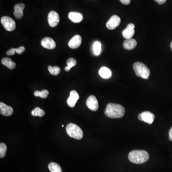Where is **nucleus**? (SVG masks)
<instances>
[{
  "instance_id": "f257e3e1",
  "label": "nucleus",
  "mask_w": 172,
  "mask_h": 172,
  "mask_svg": "<svg viewBox=\"0 0 172 172\" xmlns=\"http://www.w3.org/2000/svg\"><path fill=\"white\" fill-rule=\"evenodd\" d=\"M125 109L120 104L109 103L105 110L104 114L108 117L112 119L121 118L124 116Z\"/></svg>"
},
{
  "instance_id": "f03ea898",
  "label": "nucleus",
  "mask_w": 172,
  "mask_h": 172,
  "mask_svg": "<svg viewBox=\"0 0 172 172\" xmlns=\"http://www.w3.org/2000/svg\"><path fill=\"white\" fill-rule=\"evenodd\" d=\"M128 158L132 163L136 164H142L148 161L149 154L144 150H134L129 154Z\"/></svg>"
},
{
  "instance_id": "7ed1b4c3",
  "label": "nucleus",
  "mask_w": 172,
  "mask_h": 172,
  "mask_svg": "<svg viewBox=\"0 0 172 172\" xmlns=\"http://www.w3.org/2000/svg\"><path fill=\"white\" fill-rule=\"evenodd\" d=\"M133 68L136 75L144 79H147L150 75V70L148 67L142 62H138L134 63Z\"/></svg>"
},
{
  "instance_id": "20e7f679",
  "label": "nucleus",
  "mask_w": 172,
  "mask_h": 172,
  "mask_svg": "<svg viewBox=\"0 0 172 172\" xmlns=\"http://www.w3.org/2000/svg\"><path fill=\"white\" fill-rule=\"evenodd\" d=\"M67 134L70 137L77 140H80L83 136V133L82 129L75 124L70 123L66 127Z\"/></svg>"
},
{
  "instance_id": "39448f33",
  "label": "nucleus",
  "mask_w": 172,
  "mask_h": 172,
  "mask_svg": "<svg viewBox=\"0 0 172 172\" xmlns=\"http://www.w3.org/2000/svg\"><path fill=\"white\" fill-rule=\"evenodd\" d=\"M1 22L5 29L8 31H13L16 28L14 21L8 16H3L1 19Z\"/></svg>"
},
{
  "instance_id": "423d86ee",
  "label": "nucleus",
  "mask_w": 172,
  "mask_h": 172,
  "mask_svg": "<svg viewBox=\"0 0 172 172\" xmlns=\"http://www.w3.org/2000/svg\"><path fill=\"white\" fill-rule=\"evenodd\" d=\"M138 118L141 121L147 123L149 124H152L154 120L155 116L150 111H146L139 114Z\"/></svg>"
},
{
  "instance_id": "0eeeda50",
  "label": "nucleus",
  "mask_w": 172,
  "mask_h": 172,
  "mask_svg": "<svg viewBox=\"0 0 172 172\" xmlns=\"http://www.w3.org/2000/svg\"><path fill=\"white\" fill-rule=\"evenodd\" d=\"M48 22L52 28L57 27L59 23V15L55 11H51L48 15Z\"/></svg>"
},
{
  "instance_id": "6e6552de",
  "label": "nucleus",
  "mask_w": 172,
  "mask_h": 172,
  "mask_svg": "<svg viewBox=\"0 0 172 172\" xmlns=\"http://www.w3.org/2000/svg\"><path fill=\"white\" fill-rule=\"evenodd\" d=\"M121 22L120 18L116 15H113L106 23V27L109 30H114L117 28Z\"/></svg>"
},
{
  "instance_id": "1a4fd4ad",
  "label": "nucleus",
  "mask_w": 172,
  "mask_h": 172,
  "mask_svg": "<svg viewBox=\"0 0 172 172\" xmlns=\"http://www.w3.org/2000/svg\"><path fill=\"white\" fill-rule=\"evenodd\" d=\"M88 108L92 111H96L98 109L99 103L95 96L91 95L88 98L86 101Z\"/></svg>"
},
{
  "instance_id": "9d476101",
  "label": "nucleus",
  "mask_w": 172,
  "mask_h": 172,
  "mask_svg": "<svg viewBox=\"0 0 172 172\" xmlns=\"http://www.w3.org/2000/svg\"><path fill=\"white\" fill-rule=\"evenodd\" d=\"M79 98V95L76 90H72L70 91V96L67 99V104L68 106L71 108L74 107Z\"/></svg>"
},
{
  "instance_id": "9b49d317",
  "label": "nucleus",
  "mask_w": 172,
  "mask_h": 172,
  "mask_svg": "<svg viewBox=\"0 0 172 172\" xmlns=\"http://www.w3.org/2000/svg\"><path fill=\"white\" fill-rule=\"evenodd\" d=\"M42 46L48 49H54L56 48V43L53 39L50 38H44L41 42Z\"/></svg>"
},
{
  "instance_id": "f8f14e48",
  "label": "nucleus",
  "mask_w": 172,
  "mask_h": 172,
  "mask_svg": "<svg viewBox=\"0 0 172 172\" xmlns=\"http://www.w3.org/2000/svg\"><path fill=\"white\" fill-rule=\"evenodd\" d=\"M134 24L133 23L129 24L127 25L126 28L124 30L122 33L123 37L126 39H131L134 34Z\"/></svg>"
},
{
  "instance_id": "ddd939ff",
  "label": "nucleus",
  "mask_w": 172,
  "mask_h": 172,
  "mask_svg": "<svg viewBox=\"0 0 172 172\" xmlns=\"http://www.w3.org/2000/svg\"><path fill=\"white\" fill-rule=\"evenodd\" d=\"M82 42V38L79 35H76L73 37L68 42V46L72 49L79 48Z\"/></svg>"
},
{
  "instance_id": "4468645a",
  "label": "nucleus",
  "mask_w": 172,
  "mask_h": 172,
  "mask_svg": "<svg viewBox=\"0 0 172 172\" xmlns=\"http://www.w3.org/2000/svg\"><path fill=\"white\" fill-rule=\"evenodd\" d=\"M13 110L12 107L7 105L3 102L0 103V113L5 116H10L13 114Z\"/></svg>"
},
{
  "instance_id": "2eb2a0df",
  "label": "nucleus",
  "mask_w": 172,
  "mask_h": 172,
  "mask_svg": "<svg viewBox=\"0 0 172 172\" xmlns=\"http://www.w3.org/2000/svg\"><path fill=\"white\" fill-rule=\"evenodd\" d=\"M25 8V5L23 3H18L14 6V11L13 14L16 19H20L23 16V10Z\"/></svg>"
},
{
  "instance_id": "dca6fc26",
  "label": "nucleus",
  "mask_w": 172,
  "mask_h": 172,
  "mask_svg": "<svg viewBox=\"0 0 172 172\" xmlns=\"http://www.w3.org/2000/svg\"><path fill=\"white\" fill-rule=\"evenodd\" d=\"M69 19L75 23H79L83 19V15L79 13L70 12L68 14Z\"/></svg>"
},
{
  "instance_id": "f3484780",
  "label": "nucleus",
  "mask_w": 172,
  "mask_h": 172,
  "mask_svg": "<svg viewBox=\"0 0 172 172\" xmlns=\"http://www.w3.org/2000/svg\"><path fill=\"white\" fill-rule=\"evenodd\" d=\"M137 46V42L134 39H128L124 41L123 46L125 49L131 50L134 49Z\"/></svg>"
},
{
  "instance_id": "a211bd4d",
  "label": "nucleus",
  "mask_w": 172,
  "mask_h": 172,
  "mask_svg": "<svg viewBox=\"0 0 172 172\" xmlns=\"http://www.w3.org/2000/svg\"><path fill=\"white\" fill-rule=\"evenodd\" d=\"M1 63L3 65L7 67L10 69H13L16 67V64L13 62L11 59L8 58H4L2 59Z\"/></svg>"
},
{
  "instance_id": "6ab92c4d",
  "label": "nucleus",
  "mask_w": 172,
  "mask_h": 172,
  "mask_svg": "<svg viewBox=\"0 0 172 172\" xmlns=\"http://www.w3.org/2000/svg\"><path fill=\"white\" fill-rule=\"evenodd\" d=\"M99 75L103 78H109L111 76V72L110 69L106 67H102L99 70Z\"/></svg>"
},
{
  "instance_id": "aec40b11",
  "label": "nucleus",
  "mask_w": 172,
  "mask_h": 172,
  "mask_svg": "<svg viewBox=\"0 0 172 172\" xmlns=\"http://www.w3.org/2000/svg\"><path fill=\"white\" fill-rule=\"evenodd\" d=\"M48 168L51 172H62V169L60 165L54 162L50 163Z\"/></svg>"
},
{
  "instance_id": "412c9836",
  "label": "nucleus",
  "mask_w": 172,
  "mask_h": 172,
  "mask_svg": "<svg viewBox=\"0 0 172 172\" xmlns=\"http://www.w3.org/2000/svg\"><path fill=\"white\" fill-rule=\"evenodd\" d=\"M68 66L65 68L66 71H69L72 67H75L77 64V61L74 58H69L67 61Z\"/></svg>"
},
{
  "instance_id": "4be33fe9",
  "label": "nucleus",
  "mask_w": 172,
  "mask_h": 172,
  "mask_svg": "<svg viewBox=\"0 0 172 172\" xmlns=\"http://www.w3.org/2000/svg\"><path fill=\"white\" fill-rule=\"evenodd\" d=\"M32 115L33 116H44L45 115V112L43 109L39 107H36L31 112Z\"/></svg>"
},
{
  "instance_id": "5701e85b",
  "label": "nucleus",
  "mask_w": 172,
  "mask_h": 172,
  "mask_svg": "<svg viewBox=\"0 0 172 172\" xmlns=\"http://www.w3.org/2000/svg\"><path fill=\"white\" fill-rule=\"evenodd\" d=\"M93 49L94 53L96 56H99L101 51V45L99 41H96L93 44Z\"/></svg>"
},
{
  "instance_id": "b1692460",
  "label": "nucleus",
  "mask_w": 172,
  "mask_h": 172,
  "mask_svg": "<svg viewBox=\"0 0 172 172\" xmlns=\"http://www.w3.org/2000/svg\"><path fill=\"white\" fill-rule=\"evenodd\" d=\"M34 95L36 97H39L43 99L47 98L49 92L46 89L42 90V91H36L33 93Z\"/></svg>"
},
{
  "instance_id": "393cba45",
  "label": "nucleus",
  "mask_w": 172,
  "mask_h": 172,
  "mask_svg": "<svg viewBox=\"0 0 172 172\" xmlns=\"http://www.w3.org/2000/svg\"><path fill=\"white\" fill-rule=\"evenodd\" d=\"M48 69L50 73L54 76H57L58 75L61 71L60 68L59 67H57V66L52 67V66H49L48 67Z\"/></svg>"
},
{
  "instance_id": "a878e982",
  "label": "nucleus",
  "mask_w": 172,
  "mask_h": 172,
  "mask_svg": "<svg viewBox=\"0 0 172 172\" xmlns=\"http://www.w3.org/2000/svg\"><path fill=\"white\" fill-rule=\"evenodd\" d=\"M7 151V146L4 143L0 144V158H3L5 156Z\"/></svg>"
},
{
  "instance_id": "bb28decb",
  "label": "nucleus",
  "mask_w": 172,
  "mask_h": 172,
  "mask_svg": "<svg viewBox=\"0 0 172 172\" xmlns=\"http://www.w3.org/2000/svg\"><path fill=\"white\" fill-rule=\"evenodd\" d=\"M15 51H16V53L17 54L19 55H22L23 52L25 51V48L23 46H21L18 48H15Z\"/></svg>"
},
{
  "instance_id": "cd10ccee",
  "label": "nucleus",
  "mask_w": 172,
  "mask_h": 172,
  "mask_svg": "<svg viewBox=\"0 0 172 172\" xmlns=\"http://www.w3.org/2000/svg\"><path fill=\"white\" fill-rule=\"evenodd\" d=\"M16 51H15V48H11L10 49L7 51L6 52V54L7 55L9 56H13L15 54Z\"/></svg>"
},
{
  "instance_id": "c85d7f7f",
  "label": "nucleus",
  "mask_w": 172,
  "mask_h": 172,
  "mask_svg": "<svg viewBox=\"0 0 172 172\" xmlns=\"http://www.w3.org/2000/svg\"><path fill=\"white\" fill-rule=\"evenodd\" d=\"M120 2L124 5H128L131 3V0H119Z\"/></svg>"
},
{
  "instance_id": "c756f323",
  "label": "nucleus",
  "mask_w": 172,
  "mask_h": 172,
  "mask_svg": "<svg viewBox=\"0 0 172 172\" xmlns=\"http://www.w3.org/2000/svg\"><path fill=\"white\" fill-rule=\"evenodd\" d=\"M154 1L157 2L158 4H161V5L164 4L166 1V0H154Z\"/></svg>"
},
{
  "instance_id": "7c9ffc66",
  "label": "nucleus",
  "mask_w": 172,
  "mask_h": 172,
  "mask_svg": "<svg viewBox=\"0 0 172 172\" xmlns=\"http://www.w3.org/2000/svg\"><path fill=\"white\" fill-rule=\"evenodd\" d=\"M169 140L172 141V127L170 129L169 132Z\"/></svg>"
},
{
  "instance_id": "2f4dec72",
  "label": "nucleus",
  "mask_w": 172,
  "mask_h": 172,
  "mask_svg": "<svg viewBox=\"0 0 172 172\" xmlns=\"http://www.w3.org/2000/svg\"><path fill=\"white\" fill-rule=\"evenodd\" d=\"M170 47H171V49L172 51V42L171 43V44H170Z\"/></svg>"
},
{
  "instance_id": "473e14b6",
  "label": "nucleus",
  "mask_w": 172,
  "mask_h": 172,
  "mask_svg": "<svg viewBox=\"0 0 172 172\" xmlns=\"http://www.w3.org/2000/svg\"><path fill=\"white\" fill-rule=\"evenodd\" d=\"M62 127H64V125H62Z\"/></svg>"
}]
</instances>
